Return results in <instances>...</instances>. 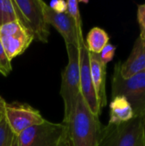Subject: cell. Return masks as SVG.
Instances as JSON below:
<instances>
[{"mask_svg":"<svg viewBox=\"0 0 145 146\" xmlns=\"http://www.w3.org/2000/svg\"><path fill=\"white\" fill-rule=\"evenodd\" d=\"M69 146H98L103 126L99 116L89 109L81 94L66 122Z\"/></svg>","mask_w":145,"mask_h":146,"instance_id":"1","label":"cell"},{"mask_svg":"<svg viewBox=\"0 0 145 146\" xmlns=\"http://www.w3.org/2000/svg\"><path fill=\"white\" fill-rule=\"evenodd\" d=\"M98 146H145V117L103 127Z\"/></svg>","mask_w":145,"mask_h":146,"instance_id":"2","label":"cell"},{"mask_svg":"<svg viewBox=\"0 0 145 146\" xmlns=\"http://www.w3.org/2000/svg\"><path fill=\"white\" fill-rule=\"evenodd\" d=\"M121 62L115 65L112 77V98H126L134 112V117H145V71L124 79L120 71Z\"/></svg>","mask_w":145,"mask_h":146,"instance_id":"3","label":"cell"},{"mask_svg":"<svg viewBox=\"0 0 145 146\" xmlns=\"http://www.w3.org/2000/svg\"><path fill=\"white\" fill-rule=\"evenodd\" d=\"M68 62L62 74L60 95L64 104V118L66 122L72 114L78 97L80 94L79 85V49L71 44H66Z\"/></svg>","mask_w":145,"mask_h":146,"instance_id":"4","label":"cell"},{"mask_svg":"<svg viewBox=\"0 0 145 146\" xmlns=\"http://www.w3.org/2000/svg\"><path fill=\"white\" fill-rule=\"evenodd\" d=\"M20 146H69L67 126L45 121L18 136Z\"/></svg>","mask_w":145,"mask_h":146,"instance_id":"5","label":"cell"},{"mask_svg":"<svg viewBox=\"0 0 145 146\" xmlns=\"http://www.w3.org/2000/svg\"><path fill=\"white\" fill-rule=\"evenodd\" d=\"M17 20L29 29L35 40L47 43L50 37V27L46 23L41 0H12Z\"/></svg>","mask_w":145,"mask_h":146,"instance_id":"6","label":"cell"},{"mask_svg":"<svg viewBox=\"0 0 145 146\" xmlns=\"http://www.w3.org/2000/svg\"><path fill=\"white\" fill-rule=\"evenodd\" d=\"M33 40L32 32L18 20L0 27V42L10 61L24 53Z\"/></svg>","mask_w":145,"mask_h":146,"instance_id":"7","label":"cell"},{"mask_svg":"<svg viewBox=\"0 0 145 146\" xmlns=\"http://www.w3.org/2000/svg\"><path fill=\"white\" fill-rule=\"evenodd\" d=\"M3 112L8 124L15 136H19L26 129L40 125L46 121L38 110L26 104L5 103Z\"/></svg>","mask_w":145,"mask_h":146,"instance_id":"8","label":"cell"},{"mask_svg":"<svg viewBox=\"0 0 145 146\" xmlns=\"http://www.w3.org/2000/svg\"><path fill=\"white\" fill-rule=\"evenodd\" d=\"M79 85H80V94L84 100L88 105L90 110L97 116H99L102 110L99 106L97 97L93 86L90 60H89V50L86 48L85 43L84 42L79 45Z\"/></svg>","mask_w":145,"mask_h":146,"instance_id":"9","label":"cell"},{"mask_svg":"<svg viewBox=\"0 0 145 146\" xmlns=\"http://www.w3.org/2000/svg\"><path fill=\"white\" fill-rule=\"evenodd\" d=\"M41 6L46 23L49 26L51 25L58 31L63 38L65 44H71L79 48L85 42V40L81 41L79 38L73 21L67 12L62 14L56 13L44 1H41Z\"/></svg>","mask_w":145,"mask_h":146,"instance_id":"10","label":"cell"},{"mask_svg":"<svg viewBox=\"0 0 145 146\" xmlns=\"http://www.w3.org/2000/svg\"><path fill=\"white\" fill-rule=\"evenodd\" d=\"M91 74L101 110L107 105L106 94V64L101 60L99 54L89 51Z\"/></svg>","mask_w":145,"mask_h":146,"instance_id":"11","label":"cell"},{"mask_svg":"<svg viewBox=\"0 0 145 146\" xmlns=\"http://www.w3.org/2000/svg\"><path fill=\"white\" fill-rule=\"evenodd\" d=\"M121 74L124 79L131 78L145 71V38L138 37L133 45L132 50L125 62H121Z\"/></svg>","mask_w":145,"mask_h":146,"instance_id":"12","label":"cell"},{"mask_svg":"<svg viewBox=\"0 0 145 146\" xmlns=\"http://www.w3.org/2000/svg\"><path fill=\"white\" fill-rule=\"evenodd\" d=\"M109 108V124H120L134 118V112L132 106L126 98L122 96L112 98Z\"/></svg>","mask_w":145,"mask_h":146,"instance_id":"13","label":"cell"},{"mask_svg":"<svg viewBox=\"0 0 145 146\" xmlns=\"http://www.w3.org/2000/svg\"><path fill=\"white\" fill-rule=\"evenodd\" d=\"M109 34L102 28L95 27L90 30L85 41L87 50L95 54H99L102 50L109 44Z\"/></svg>","mask_w":145,"mask_h":146,"instance_id":"14","label":"cell"},{"mask_svg":"<svg viewBox=\"0 0 145 146\" xmlns=\"http://www.w3.org/2000/svg\"><path fill=\"white\" fill-rule=\"evenodd\" d=\"M68 15L71 17L73 24L75 26L79 38L84 41L83 31H82V21L80 16V12L79 9V1L77 0H68L67 1V11Z\"/></svg>","mask_w":145,"mask_h":146,"instance_id":"15","label":"cell"},{"mask_svg":"<svg viewBox=\"0 0 145 146\" xmlns=\"http://www.w3.org/2000/svg\"><path fill=\"white\" fill-rule=\"evenodd\" d=\"M17 20L12 0H0V27Z\"/></svg>","mask_w":145,"mask_h":146,"instance_id":"16","label":"cell"},{"mask_svg":"<svg viewBox=\"0 0 145 146\" xmlns=\"http://www.w3.org/2000/svg\"><path fill=\"white\" fill-rule=\"evenodd\" d=\"M14 137L15 134L8 124L3 110L0 114V146H9Z\"/></svg>","mask_w":145,"mask_h":146,"instance_id":"17","label":"cell"},{"mask_svg":"<svg viewBox=\"0 0 145 146\" xmlns=\"http://www.w3.org/2000/svg\"><path fill=\"white\" fill-rule=\"evenodd\" d=\"M12 70L11 61L8 58L4 49L0 42V74L6 77Z\"/></svg>","mask_w":145,"mask_h":146,"instance_id":"18","label":"cell"},{"mask_svg":"<svg viewBox=\"0 0 145 146\" xmlns=\"http://www.w3.org/2000/svg\"><path fill=\"white\" fill-rule=\"evenodd\" d=\"M115 50H116V47L109 43L107 45H105V47L99 53V56L103 63L107 65V63H109V62L113 60L115 54Z\"/></svg>","mask_w":145,"mask_h":146,"instance_id":"19","label":"cell"},{"mask_svg":"<svg viewBox=\"0 0 145 146\" xmlns=\"http://www.w3.org/2000/svg\"><path fill=\"white\" fill-rule=\"evenodd\" d=\"M138 21L140 26V37L145 38V3L138 6Z\"/></svg>","mask_w":145,"mask_h":146,"instance_id":"20","label":"cell"},{"mask_svg":"<svg viewBox=\"0 0 145 146\" xmlns=\"http://www.w3.org/2000/svg\"><path fill=\"white\" fill-rule=\"evenodd\" d=\"M48 6L56 13L58 14H62V13H65L67 11V1H63V0H55V1H51L50 3V4H48Z\"/></svg>","mask_w":145,"mask_h":146,"instance_id":"21","label":"cell"},{"mask_svg":"<svg viewBox=\"0 0 145 146\" xmlns=\"http://www.w3.org/2000/svg\"><path fill=\"white\" fill-rule=\"evenodd\" d=\"M9 146H20L19 145V140H18V136H15L13 138V140Z\"/></svg>","mask_w":145,"mask_h":146,"instance_id":"22","label":"cell"},{"mask_svg":"<svg viewBox=\"0 0 145 146\" xmlns=\"http://www.w3.org/2000/svg\"><path fill=\"white\" fill-rule=\"evenodd\" d=\"M5 101H3V102H1L0 103V114H1V112L3 111V108H4V104H5Z\"/></svg>","mask_w":145,"mask_h":146,"instance_id":"23","label":"cell"},{"mask_svg":"<svg viewBox=\"0 0 145 146\" xmlns=\"http://www.w3.org/2000/svg\"><path fill=\"white\" fill-rule=\"evenodd\" d=\"M3 101H4V100H3V98L0 96V103H1V102H3Z\"/></svg>","mask_w":145,"mask_h":146,"instance_id":"24","label":"cell"}]
</instances>
